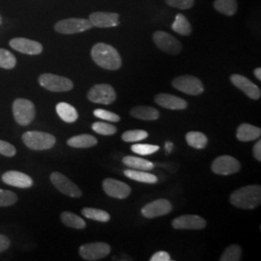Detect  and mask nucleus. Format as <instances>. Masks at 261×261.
I'll return each mask as SVG.
<instances>
[{
  "label": "nucleus",
  "mask_w": 261,
  "mask_h": 261,
  "mask_svg": "<svg viewBox=\"0 0 261 261\" xmlns=\"http://www.w3.org/2000/svg\"><path fill=\"white\" fill-rule=\"evenodd\" d=\"M90 102L102 105H111L116 100V92L110 84H96L87 93Z\"/></svg>",
  "instance_id": "6e6552de"
},
{
  "label": "nucleus",
  "mask_w": 261,
  "mask_h": 261,
  "mask_svg": "<svg viewBox=\"0 0 261 261\" xmlns=\"http://www.w3.org/2000/svg\"><path fill=\"white\" fill-rule=\"evenodd\" d=\"M9 45L17 51L28 56H38L43 51L42 44L27 38H14L10 41Z\"/></svg>",
  "instance_id": "ddd939ff"
},
{
  "label": "nucleus",
  "mask_w": 261,
  "mask_h": 261,
  "mask_svg": "<svg viewBox=\"0 0 261 261\" xmlns=\"http://www.w3.org/2000/svg\"><path fill=\"white\" fill-rule=\"evenodd\" d=\"M17 65V59L15 56L5 48H0V68L11 70Z\"/></svg>",
  "instance_id": "473e14b6"
},
{
  "label": "nucleus",
  "mask_w": 261,
  "mask_h": 261,
  "mask_svg": "<svg viewBox=\"0 0 261 261\" xmlns=\"http://www.w3.org/2000/svg\"><path fill=\"white\" fill-rule=\"evenodd\" d=\"M130 113L134 118L146 120V121L157 120L160 116V113L155 108L146 107V106L135 107L130 110Z\"/></svg>",
  "instance_id": "4be33fe9"
},
{
  "label": "nucleus",
  "mask_w": 261,
  "mask_h": 261,
  "mask_svg": "<svg viewBox=\"0 0 261 261\" xmlns=\"http://www.w3.org/2000/svg\"><path fill=\"white\" fill-rule=\"evenodd\" d=\"M0 154L5 157H14L17 154V150L8 141L0 140Z\"/></svg>",
  "instance_id": "ea45409f"
},
{
  "label": "nucleus",
  "mask_w": 261,
  "mask_h": 261,
  "mask_svg": "<svg viewBox=\"0 0 261 261\" xmlns=\"http://www.w3.org/2000/svg\"><path fill=\"white\" fill-rule=\"evenodd\" d=\"M155 103L162 108L171 111H182L188 108V103L184 99L171 94L160 93L156 95Z\"/></svg>",
  "instance_id": "aec40b11"
},
{
  "label": "nucleus",
  "mask_w": 261,
  "mask_h": 261,
  "mask_svg": "<svg viewBox=\"0 0 261 261\" xmlns=\"http://www.w3.org/2000/svg\"><path fill=\"white\" fill-rule=\"evenodd\" d=\"M93 28V24L89 19H62L57 21L55 25L56 32L61 34H76L87 31Z\"/></svg>",
  "instance_id": "0eeeda50"
},
{
  "label": "nucleus",
  "mask_w": 261,
  "mask_h": 261,
  "mask_svg": "<svg viewBox=\"0 0 261 261\" xmlns=\"http://www.w3.org/2000/svg\"><path fill=\"white\" fill-rule=\"evenodd\" d=\"M242 258V249L238 245H231L227 247L223 252L220 260L239 261Z\"/></svg>",
  "instance_id": "2f4dec72"
},
{
  "label": "nucleus",
  "mask_w": 261,
  "mask_h": 261,
  "mask_svg": "<svg viewBox=\"0 0 261 261\" xmlns=\"http://www.w3.org/2000/svg\"><path fill=\"white\" fill-rule=\"evenodd\" d=\"M38 82L42 87L51 92H67L74 87L70 79L54 74H43L39 76Z\"/></svg>",
  "instance_id": "39448f33"
},
{
  "label": "nucleus",
  "mask_w": 261,
  "mask_h": 261,
  "mask_svg": "<svg viewBox=\"0 0 261 261\" xmlns=\"http://www.w3.org/2000/svg\"><path fill=\"white\" fill-rule=\"evenodd\" d=\"M1 179L5 184L19 189H28L33 186L32 178L28 176V174L17 170L6 171L2 174Z\"/></svg>",
  "instance_id": "a211bd4d"
},
{
  "label": "nucleus",
  "mask_w": 261,
  "mask_h": 261,
  "mask_svg": "<svg viewBox=\"0 0 261 261\" xmlns=\"http://www.w3.org/2000/svg\"><path fill=\"white\" fill-rule=\"evenodd\" d=\"M93 114L97 118L103 119V120H106V121H120V116H119V115H117V114L114 113V112H109V111H107V110L97 109V110L94 111Z\"/></svg>",
  "instance_id": "4c0bfd02"
},
{
  "label": "nucleus",
  "mask_w": 261,
  "mask_h": 261,
  "mask_svg": "<svg viewBox=\"0 0 261 261\" xmlns=\"http://www.w3.org/2000/svg\"><path fill=\"white\" fill-rule=\"evenodd\" d=\"M94 62L106 70L115 71L122 65L121 57L118 51L111 45L105 43L96 44L91 49Z\"/></svg>",
  "instance_id": "f257e3e1"
},
{
  "label": "nucleus",
  "mask_w": 261,
  "mask_h": 261,
  "mask_svg": "<svg viewBox=\"0 0 261 261\" xmlns=\"http://www.w3.org/2000/svg\"><path fill=\"white\" fill-rule=\"evenodd\" d=\"M166 2L169 6L181 10L190 9L195 4V0H166Z\"/></svg>",
  "instance_id": "58836bf2"
},
{
  "label": "nucleus",
  "mask_w": 261,
  "mask_h": 261,
  "mask_svg": "<svg viewBox=\"0 0 261 261\" xmlns=\"http://www.w3.org/2000/svg\"><path fill=\"white\" fill-rule=\"evenodd\" d=\"M92 130L95 133H97L99 135H103V136H112L117 132L115 126H113L112 124H109V123H103V122L93 123Z\"/></svg>",
  "instance_id": "f704fd0d"
},
{
  "label": "nucleus",
  "mask_w": 261,
  "mask_h": 261,
  "mask_svg": "<svg viewBox=\"0 0 261 261\" xmlns=\"http://www.w3.org/2000/svg\"><path fill=\"white\" fill-rule=\"evenodd\" d=\"M172 86L183 93L198 96L204 92V86L200 80L193 75H181L172 81Z\"/></svg>",
  "instance_id": "423d86ee"
},
{
  "label": "nucleus",
  "mask_w": 261,
  "mask_h": 261,
  "mask_svg": "<svg viewBox=\"0 0 261 261\" xmlns=\"http://www.w3.org/2000/svg\"><path fill=\"white\" fill-rule=\"evenodd\" d=\"M214 8L219 13L231 17L237 12V0H215Z\"/></svg>",
  "instance_id": "bb28decb"
},
{
  "label": "nucleus",
  "mask_w": 261,
  "mask_h": 261,
  "mask_svg": "<svg viewBox=\"0 0 261 261\" xmlns=\"http://www.w3.org/2000/svg\"><path fill=\"white\" fill-rule=\"evenodd\" d=\"M1 23H2V18H1V16H0V25H1Z\"/></svg>",
  "instance_id": "49530a36"
},
{
  "label": "nucleus",
  "mask_w": 261,
  "mask_h": 261,
  "mask_svg": "<svg viewBox=\"0 0 261 261\" xmlns=\"http://www.w3.org/2000/svg\"><path fill=\"white\" fill-rule=\"evenodd\" d=\"M171 28L173 31H175L176 33L180 35H183V36H189L193 31L191 23L186 19V17L182 14L176 15L175 19L171 25Z\"/></svg>",
  "instance_id": "cd10ccee"
},
{
  "label": "nucleus",
  "mask_w": 261,
  "mask_h": 261,
  "mask_svg": "<svg viewBox=\"0 0 261 261\" xmlns=\"http://www.w3.org/2000/svg\"><path fill=\"white\" fill-rule=\"evenodd\" d=\"M260 128L252 126L251 124H247V123L241 124L238 127L237 134H236L237 139L240 141H243V142H248V141L257 140V139L260 138Z\"/></svg>",
  "instance_id": "412c9836"
},
{
  "label": "nucleus",
  "mask_w": 261,
  "mask_h": 261,
  "mask_svg": "<svg viewBox=\"0 0 261 261\" xmlns=\"http://www.w3.org/2000/svg\"><path fill=\"white\" fill-rule=\"evenodd\" d=\"M132 151L138 155H141V156H147V155H151L154 154L156 152H158L160 147L158 145H152V144H141V143H138V144H134L130 147Z\"/></svg>",
  "instance_id": "c9c22d12"
},
{
  "label": "nucleus",
  "mask_w": 261,
  "mask_h": 261,
  "mask_svg": "<svg viewBox=\"0 0 261 261\" xmlns=\"http://www.w3.org/2000/svg\"><path fill=\"white\" fill-rule=\"evenodd\" d=\"M105 193L111 197L124 199L130 196V188L126 183L112 178H107L103 182Z\"/></svg>",
  "instance_id": "4468645a"
},
{
  "label": "nucleus",
  "mask_w": 261,
  "mask_h": 261,
  "mask_svg": "<svg viewBox=\"0 0 261 261\" xmlns=\"http://www.w3.org/2000/svg\"><path fill=\"white\" fill-rule=\"evenodd\" d=\"M97 139L91 135L75 136L67 141V144L73 148H90L97 144Z\"/></svg>",
  "instance_id": "b1692460"
},
{
  "label": "nucleus",
  "mask_w": 261,
  "mask_h": 261,
  "mask_svg": "<svg viewBox=\"0 0 261 261\" xmlns=\"http://www.w3.org/2000/svg\"><path fill=\"white\" fill-rule=\"evenodd\" d=\"M60 219L61 222L68 227H72L75 229H84L86 226V223L84 222V219L72 212H63L60 216Z\"/></svg>",
  "instance_id": "c756f323"
},
{
  "label": "nucleus",
  "mask_w": 261,
  "mask_h": 261,
  "mask_svg": "<svg viewBox=\"0 0 261 261\" xmlns=\"http://www.w3.org/2000/svg\"><path fill=\"white\" fill-rule=\"evenodd\" d=\"M56 112L58 116L66 123H74L79 118V113L75 108L70 103H58L56 105Z\"/></svg>",
  "instance_id": "5701e85b"
},
{
  "label": "nucleus",
  "mask_w": 261,
  "mask_h": 261,
  "mask_svg": "<svg viewBox=\"0 0 261 261\" xmlns=\"http://www.w3.org/2000/svg\"><path fill=\"white\" fill-rule=\"evenodd\" d=\"M171 225L175 229L199 230L205 228L206 221L196 215H184L174 219L171 222Z\"/></svg>",
  "instance_id": "dca6fc26"
},
{
  "label": "nucleus",
  "mask_w": 261,
  "mask_h": 261,
  "mask_svg": "<svg viewBox=\"0 0 261 261\" xmlns=\"http://www.w3.org/2000/svg\"><path fill=\"white\" fill-rule=\"evenodd\" d=\"M187 143L195 149L205 148L208 139L203 133L200 132H189L186 135Z\"/></svg>",
  "instance_id": "c85d7f7f"
},
{
  "label": "nucleus",
  "mask_w": 261,
  "mask_h": 261,
  "mask_svg": "<svg viewBox=\"0 0 261 261\" xmlns=\"http://www.w3.org/2000/svg\"><path fill=\"white\" fill-rule=\"evenodd\" d=\"M171 257L169 255V253L165 251H160L156 253H154L152 255V257L150 258V261H170Z\"/></svg>",
  "instance_id": "a19ab883"
},
{
  "label": "nucleus",
  "mask_w": 261,
  "mask_h": 261,
  "mask_svg": "<svg viewBox=\"0 0 261 261\" xmlns=\"http://www.w3.org/2000/svg\"><path fill=\"white\" fill-rule=\"evenodd\" d=\"M253 156L258 162L261 161V140H258L253 146Z\"/></svg>",
  "instance_id": "37998d69"
},
{
  "label": "nucleus",
  "mask_w": 261,
  "mask_h": 261,
  "mask_svg": "<svg viewBox=\"0 0 261 261\" xmlns=\"http://www.w3.org/2000/svg\"><path fill=\"white\" fill-rule=\"evenodd\" d=\"M212 171L219 175H231L241 169V164L237 159L224 155L215 159L211 166Z\"/></svg>",
  "instance_id": "9b49d317"
},
{
  "label": "nucleus",
  "mask_w": 261,
  "mask_h": 261,
  "mask_svg": "<svg viewBox=\"0 0 261 261\" xmlns=\"http://www.w3.org/2000/svg\"><path fill=\"white\" fill-rule=\"evenodd\" d=\"M82 214L87 219L101 222V223H107L111 220V216L108 212L101 209H96V208H90V207L84 208L82 211Z\"/></svg>",
  "instance_id": "7c9ffc66"
},
{
  "label": "nucleus",
  "mask_w": 261,
  "mask_h": 261,
  "mask_svg": "<svg viewBox=\"0 0 261 261\" xmlns=\"http://www.w3.org/2000/svg\"><path fill=\"white\" fill-rule=\"evenodd\" d=\"M148 138V133L143 130H127L122 135V140L126 142H137Z\"/></svg>",
  "instance_id": "72a5a7b5"
},
{
  "label": "nucleus",
  "mask_w": 261,
  "mask_h": 261,
  "mask_svg": "<svg viewBox=\"0 0 261 261\" xmlns=\"http://www.w3.org/2000/svg\"><path fill=\"white\" fill-rule=\"evenodd\" d=\"M50 181L53 185L56 187L60 193L64 194L66 196H71V197H81L83 196L81 189L69 178L66 177L64 174L58 171L53 172L50 174Z\"/></svg>",
  "instance_id": "f8f14e48"
},
{
  "label": "nucleus",
  "mask_w": 261,
  "mask_h": 261,
  "mask_svg": "<svg viewBox=\"0 0 261 261\" xmlns=\"http://www.w3.org/2000/svg\"><path fill=\"white\" fill-rule=\"evenodd\" d=\"M21 140L25 146L32 150L50 149L56 142V138L53 135L38 130L25 132L22 135Z\"/></svg>",
  "instance_id": "7ed1b4c3"
},
{
  "label": "nucleus",
  "mask_w": 261,
  "mask_h": 261,
  "mask_svg": "<svg viewBox=\"0 0 261 261\" xmlns=\"http://www.w3.org/2000/svg\"><path fill=\"white\" fill-rule=\"evenodd\" d=\"M230 81L233 85H235L237 88H239L240 90H242L249 98H251L252 100L260 99V88L256 84H253L252 81L247 79L246 76L234 74L230 76Z\"/></svg>",
  "instance_id": "f3484780"
},
{
  "label": "nucleus",
  "mask_w": 261,
  "mask_h": 261,
  "mask_svg": "<svg viewBox=\"0 0 261 261\" xmlns=\"http://www.w3.org/2000/svg\"><path fill=\"white\" fill-rule=\"evenodd\" d=\"M18 201V196L8 190L0 189V207L14 205Z\"/></svg>",
  "instance_id": "e433bc0d"
},
{
  "label": "nucleus",
  "mask_w": 261,
  "mask_h": 261,
  "mask_svg": "<svg viewBox=\"0 0 261 261\" xmlns=\"http://www.w3.org/2000/svg\"><path fill=\"white\" fill-rule=\"evenodd\" d=\"M172 210V204L164 198L154 200L141 209V214L147 219H154L170 213Z\"/></svg>",
  "instance_id": "2eb2a0df"
},
{
  "label": "nucleus",
  "mask_w": 261,
  "mask_h": 261,
  "mask_svg": "<svg viewBox=\"0 0 261 261\" xmlns=\"http://www.w3.org/2000/svg\"><path fill=\"white\" fill-rule=\"evenodd\" d=\"M165 147H166L167 153H170V152H172V149H173V143L170 142V141H168V142H166Z\"/></svg>",
  "instance_id": "c03bdc74"
},
{
  "label": "nucleus",
  "mask_w": 261,
  "mask_h": 261,
  "mask_svg": "<svg viewBox=\"0 0 261 261\" xmlns=\"http://www.w3.org/2000/svg\"><path fill=\"white\" fill-rule=\"evenodd\" d=\"M254 75H255V77L258 80V81H261V69L260 68H256L255 70H254Z\"/></svg>",
  "instance_id": "a18cd8bd"
},
{
  "label": "nucleus",
  "mask_w": 261,
  "mask_h": 261,
  "mask_svg": "<svg viewBox=\"0 0 261 261\" xmlns=\"http://www.w3.org/2000/svg\"><path fill=\"white\" fill-rule=\"evenodd\" d=\"M13 114L20 126H28L36 116L35 106L27 99H17L13 103Z\"/></svg>",
  "instance_id": "20e7f679"
},
{
  "label": "nucleus",
  "mask_w": 261,
  "mask_h": 261,
  "mask_svg": "<svg viewBox=\"0 0 261 261\" xmlns=\"http://www.w3.org/2000/svg\"><path fill=\"white\" fill-rule=\"evenodd\" d=\"M11 241L9 238L3 234H0V252H5L9 249Z\"/></svg>",
  "instance_id": "79ce46f5"
},
{
  "label": "nucleus",
  "mask_w": 261,
  "mask_h": 261,
  "mask_svg": "<svg viewBox=\"0 0 261 261\" xmlns=\"http://www.w3.org/2000/svg\"><path fill=\"white\" fill-rule=\"evenodd\" d=\"M122 162L126 167L133 168V169H137V170L149 171L155 167L152 162H149L145 159L134 157V156H127V157L123 158Z\"/></svg>",
  "instance_id": "a878e982"
},
{
  "label": "nucleus",
  "mask_w": 261,
  "mask_h": 261,
  "mask_svg": "<svg viewBox=\"0 0 261 261\" xmlns=\"http://www.w3.org/2000/svg\"><path fill=\"white\" fill-rule=\"evenodd\" d=\"M126 177L130 178L132 180L147 183V184H156L158 182V178L156 175L146 172L144 170H137V169H127L124 171Z\"/></svg>",
  "instance_id": "393cba45"
},
{
  "label": "nucleus",
  "mask_w": 261,
  "mask_h": 261,
  "mask_svg": "<svg viewBox=\"0 0 261 261\" xmlns=\"http://www.w3.org/2000/svg\"><path fill=\"white\" fill-rule=\"evenodd\" d=\"M89 20L96 28H114L119 25V15L110 12H95L89 16Z\"/></svg>",
  "instance_id": "6ab92c4d"
},
{
  "label": "nucleus",
  "mask_w": 261,
  "mask_h": 261,
  "mask_svg": "<svg viewBox=\"0 0 261 261\" xmlns=\"http://www.w3.org/2000/svg\"><path fill=\"white\" fill-rule=\"evenodd\" d=\"M230 203L237 208L246 210L256 208L261 203V187L250 185L234 191L230 196Z\"/></svg>",
  "instance_id": "f03ea898"
},
{
  "label": "nucleus",
  "mask_w": 261,
  "mask_h": 261,
  "mask_svg": "<svg viewBox=\"0 0 261 261\" xmlns=\"http://www.w3.org/2000/svg\"><path fill=\"white\" fill-rule=\"evenodd\" d=\"M153 41L155 45L164 53L168 55L176 56L182 50V45L177 39L170 35L168 32L158 30L153 35Z\"/></svg>",
  "instance_id": "1a4fd4ad"
},
{
  "label": "nucleus",
  "mask_w": 261,
  "mask_h": 261,
  "mask_svg": "<svg viewBox=\"0 0 261 261\" xmlns=\"http://www.w3.org/2000/svg\"><path fill=\"white\" fill-rule=\"evenodd\" d=\"M79 252L84 260H100L110 254L111 246L103 242L89 243L83 245Z\"/></svg>",
  "instance_id": "9d476101"
}]
</instances>
